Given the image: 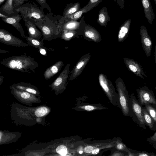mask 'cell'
Returning a JSON list of instances; mask_svg holds the SVG:
<instances>
[{"label": "cell", "mask_w": 156, "mask_h": 156, "mask_svg": "<svg viewBox=\"0 0 156 156\" xmlns=\"http://www.w3.org/2000/svg\"><path fill=\"white\" fill-rule=\"evenodd\" d=\"M31 19L35 25L40 30L43 40L50 41L61 38L62 30L57 16L53 13L51 12H49L40 19Z\"/></svg>", "instance_id": "1"}, {"label": "cell", "mask_w": 156, "mask_h": 156, "mask_svg": "<svg viewBox=\"0 0 156 156\" xmlns=\"http://www.w3.org/2000/svg\"><path fill=\"white\" fill-rule=\"evenodd\" d=\"M0 64L12 69L22 73H35L38 66V63L34 58L26 54L13 55L3 59Z\"/></svg>", "instance_id": "2"}, {"label": "cell", "mask_w": 156, "mask_h": 156, "mask_svg": "<svg viewBox=\"0 0 156 156\" xmlns=\"http://www.w3.org/2000/svg\"><path fill=\"white\" fill-rule=\"evenodd\" d=\"M115 85L119 94L120 109L124 116H130L129 96L123 80L120 77L115 81Z\"/></svg>", "instance_id": "3"}, {"label": "cell", "mask_w": 156, "mask_h": 156, "mask_svg": "<svg viewBox=\"0 0 156 156\" xmlns=\"http://www.w3.org/2000/svg\"><path fill=\"white\" fill-rule=\"evenodd\" d=\"M99 82L110 103L113 105L117 106L120 109L118 94L115 92V88L111 81L107 78L106 75L100 73L99 76Z\"/></svg>", "instance_id": "4"}, {"label": "cell", "mask_w": 156, "mask_h": 156, "mask_svg": "<svg viewBox=\"0 0 156 156\" xmlns=\"http://www.w3.org/2000/svg\"><path fill=\"white\" fill-rule=\"evenodd\" d=\"M43 9L42 7H38L34 3L32 4L27 2L15 9L14 11L16 13H20L23 19L28 18L40 19L43 18L45 15Z\"/></svg>", "instance_id": "5"}, {"label": "cell", "mask_w": 156, "mask_h": 156, "mask_svg": "<svg viewBox=\"0 0 156 156\" xmlns=\"http://www.w3.org/2000/svg\"><path fill=\"white\" fill-rule=\"evenodd\" d=\"M129 98L130 116L139 126L144 129H146V126L147 125L144 118L142 109V105L136 100L133 93L129 96Z\"/></svg>", "instance_id": "6"}, {"label": "cell", "mask_w": 156, "mask_h": 156, "mask_svg": "<svg viewBox=\"0 0 156 156\" xmlns=\"http://www.w3.org/2000/svg\"><path fill=\"white\" fill-rule=\"evenodd\" d=\"M70 65L67 64L55 80L49 86L56 93L63 92L66 89L69 73Z\"/></svg>", "instance_id": "7"}, {"label": "cell", "mask_w": 156, "mask_h": 156, "mask_svg": "<svg viewBox=\"0 0 156 156\" xmlns=\"http://www.w3.org/2000/svg\"><path fill=\"white\" fill-rule=\"evenodd\" d=\"M0 42L6 45L19 47H27L29 45L8 31L1 28Z\"/></svg>", "instance_id": "8"}, {"label": "cell", "mask_w": 156, "mask_h": 156, "mask_svg": "<svg viewBox=\"0 0 156 156\" xmlns=\"http://www.w3.org/2000/svg\"><path fill=\"white\" fill-rule=\"evenodd\" d=\"M138 102L141 105L148 104L154 105L156 107V100L154 92L146 86L139 88L137 90Z\"/></svg>", "instance_id": "9"}, {"label": "cell", "mask_w": 156, "mask_h": 156, "mask_svg": "<svg viewBox=\"0 0 156 156\" xmlns=\"http://www.w3.org/2000/svg\"><path fill=\"white\" fill-rule=\"evenodd\" d=\"M90 57V53H88L80 58L71 72L69 80H74L80 74L89 61Z\"/></svg>", "instance_id": "10"}, {"label": "cell", "mask_w": 156, "mask_h": 156, "mask_svg": "<svg viewBox=\"0 0 156 156\" xmlns=\"http://www.w3.org/2000/svg\"><path fill=\"white\" fill-rule=\"evenodd\" d=\"M86 40L95 43L100 42L101 40V34L98 31L91 26L84 22L82 35Z\"/></svg>", "instance_id": "11"}, {"label": "cell", "mask_w": 156, "mask_h": 156, "mask_svg": "<svg viewBox=\"0 0 156 156\" xmlns=\"http://www.w3.org/2000/svg\"><path fill=\"white\" fill-rule=\"evenodd\" d=\"M140 34L143 50L146 56L147 57H150L151 55L152 42L145 26L141 25L140 26Z\"/></svg>", "instance_id": "12"}, {"label": "cell", "mask_w": 156, "mask_h": 156, "mask_svg": "<svg viewBox=\"0 0 156 156\" xmlns=\"http://www.w3.org/2000/svg\"><path fill=\"white\" fill-rule=\"evenodd\" d=\"M123 60L126 67L136 76L143 79L147 77L142 66L137 62L126 57L123 58Z\"/></svg>", "instance_id": "13"}, {"label": "cell", "mask_w": 156, "mask_h": 156, "mask_svg": "<svg viewBox=\"0 0 156 156\" xmlns=\"http://www.w3.org/2000/svg\"><path fill=\"white\" fill-rule=\"evenodd\" d=\"M22 19L21 15L17 13L7 18H1V20L5 23L10 24L15 27L19 32L21 37L25 38L26 36L25 32L20 23Z\"/></svg>", "instance_id": "14"}, {"label": "cell", "mask_w": 156, "mask_h": 156, "mask_svg": "<svg viewBox=\"0 0 156 156\" xmlns=\"http://www.w3.org/2000/svg\"><path fill=\"white\" fill-rule=\"evenodd\" d=\"M24 24L27 27L29 37L38 40H41L42 34L41 31L37 28L31 18H28L23 19Z\"/></svg>", "instance_id": "15"}, {"label": "cell", "mask_w": 156, "mask_h": 156, "mask_svg": "<svg viewBox=\"0 0 156 156\" xmlns=\"http://www.w3.org/2000/svg\"><path fill=\"white\" fill-rule=\"evenodd\" d=\"M91 10L92 9L87 5L79 11L73 14L66 16L58 15L57 16V18L59 24L69 21H77L81 17L83 13H86Z\"/></svg>", "instance_id": "16"}, {"label": "cell", "mask_w": 156, "mask_h": 156, "mask_svg": "<svg viewBox=\"0 0 156 156\" xmlns=\"http://www.w3.org/2000/svg\"><path fill=\"white\" fill-rule=\"evenodd\" d=\"M84 16L82 17L80 22L77 21L71 20L66 21L59 24L62 31L64 30H75L81 29L85 21Z\"/></svg>", "instance_id": "17"}, {"label": "cell", "mask_w": 156, "mask_h": 156, "mask_svg": "<svg viewBox=\"0 0 156 156\" xmlns=\"http://www.w3.org/2000/svg\"><path fill=\"white\" fill-rule=\"evenodd\" d=\"M146 18L150 24L155 19V15L150 0H141Z\"/></svg>", "instance_id": "18"}, {"label": "cell", "mask_w": 156, "mask_h": 156, "mask_svg": "<svg viewBox=\"0 0 156 156\" xmlns=\"http://www.w3.org/2000/svg\"><path fill=\"white\" fill-rule=\"evenodd\" d=\"M131 23L130 19L126 20L120 26L118 34L119 43L123 42L127 37L129 34Z\"/></svg>", "instance_id": "19"}, {"label": "cell", "mask_w": 156, "mask_h": 156, "mask_svg": "<svg viewBox=\"0 0 156 156\" xmlns=\"http://www.w3.org/2000/svg\"><path fill=\"white\" fill-rule=\"evenodd\" d=\"M63 62L59 61L48 68L45 71L44 76L45 80H48L60 71L63 66Z\"/></svg>", "instance_id": "20"}, {"label": "cell", "mask_w": 156, "mask_h": 156, "mask_svg": "<svg viewBox=\"0 0 156 156\" xmlns=\"http://www.w3.org/2000/svg\"><path fill=\"white\" fill-rule=\"evenodd\" d=\"M85 22V21L84 23L83 27L79 30H62L61 37V39L65 41H68L75 37L78 38L80 36L82 35L83 28Z\"/></svg>", "instance_id": "21"}, {"label": "cell", "mask_w": 156, "mask_h": 156, "mask_svg": "<svg viewBox=\"0 0 156 156\" xmlns=\"http://www.w3.org/2000/svg\"><path fill=\"white\" fill-rule=\"evenodd\" d=\"M110 20L107 8L105 7L102 8L99 12L97 23L100 26L106 27Z\"/></svg>", "instance_id": "22"}, {"label": "cell", "mask_w": 156, "mask_h": 156, "mask_svg": "<svg viewBox=\"0 0 156 156\" xmlns=\"http://www.w3.org/2000/svg\"><path fill=\"white\" fill-rule=\"evenodd\" d=\"M12 86L16 89L23 90L34 94L38 95L39 92L31 84L21 82L14 84Z\"/></svg>", "instance_id": "23"}, {"label": "cell", "mask_w": 156, "mask_h": 156, "mask_svg": "<svg viewBox=\"0 0 156 156\" xmlns=\"http://www.w3.org/2000/svg\"><path fill=\"white\" fill-rule=\"evenodd\" d=\"M13 0H6L5 4L0 8V11L2 14L11 16L16 14L13 7Z\"/></svg>", "instance_id": "24"}, {"label": "cell", "mask_w": 156, "mask_h": 156, "mask_svg": "<svg viewBox=\"0 0 156 156\" xmlns=\"http://www.w3.org/2000/svg\"><path fill=\"white\" fill-rule=\"evenodd\" d=\"M81 9L80 4L79 3H70L64 9L62 16H66L71 15L78 11Z\"/></svg>", "instance_id": "25"}, {"label": "cell", "mask_w": 156, "mask_h": 156, "mask_svg": "<svg viewBox=\"0 0 156 156\" xmlns=\"http://www.w3.org/2000/svg\"><path fill=\"white\" fill-rule=\"evenodd\" d=\"M10 88L12 89V91L14 93L20 95V97L23 99H29L30 100L35 102L38 101L37 98L35 97L33 95L34 94L23 90L16 89L12 86H11Z\"/></svg>", "instance_id": "26"}, {"label": "cell", "mask_w": 156, "mask_h": 156, "mask_svg": "<svg viewBox=\"0 0 156 156\" xmlns=\"http://www.w3.org/2000/svg\"><path fill=\"white\" fill-rule=\"evenodd\" d=\"M142 109L144 118L145 123L152 130L156 129V123L154 122L144 107L142 106Z\"/></svg>", "instance_id": "27"}, {"label": "cell", "mask_w": 156, "mask_h": 156, "mask_svg": "<svg viewBox=\"0 0 156 156\" xmlns=\"http://www.w3.org/2000/svg\"><path fill=\"white\" fill-rule=\"evenodd\" d=\"M25 38L27 41V44L29 45L36 48H46L44 46L43 40L42 39V40H38L26 36Z\"/></svg>", "instance_id": "28"}, {"label": "cell", "mask_w": 156, "mask_h": 156, "mask_svg": "<svg viewBox=\"0 0 156 156\" xmlns=\"http://www.w3.org/2000/svg\"><path fill=\"white\" fill-rule=\"evenodd\" d=\"M144 105V108L146 109L148 113L156 123V110L151 104H148Z\"/></svg>", "instance_id": "29"}, {"label": "cell", "mask_w": 156, "mask_h": 156, "mask_svg": "<svg viewBox=\"0 0 156 156\" xmlns=\"http://www.w3.org/2000/svg\"><path fill=\"white\" fill-rule=\"evenodd\" d=\"M50 112L49 109L45 106H42L37 108L35 112V115L37 117L44 116Z\"/></svg>", "instance_id": "30"}, {"label": "cell", "mask_w": 156, "mask_h": 156, "mask_svg": "<svg viewBox=\"0 0 156 156\" xmlns=\"http://www.w3.org/2000/svg\"><path fill=\"white\" fill-rule=\"evenodd\" d=\"M116 149L120 151H125L127 149L126 145L121 141L120 139H118L114 146Z\"/></svg>", "instance_id": "31"}, {"label": "cell", "mask_w": 156, "mask_h": 156, "mask_svg": "<svg viewBox=\"0 0 156 156\" xmlns=\"http://www.w3.org/2000/svg\"><path fill=\"white\" fill-rule=\"evenodd\" d=\"M43 9H46L49 12H51V9L48 4L46 0H35Z\"/></svg>", "instance_id": "32"}, {"label": "cell", "mask_w": 156, "mask_h": 156, "mask_svg": "<svg viewBox=\"0 0 156 156\" xmlns=\"http://www.w3.org/2000/svg\"><path fill=\"white\" fill-rule=\"evenodd\" d=\"M56 151L58 153L61 155H64L67 153V149L65 146L61 145L57 148Z\"/></svg>", "instance_id": "33"}, {"label": "cell", "mask_w": 156, "mask_h": 156, "mask_svg": "<svg viewBox=\"0 0 156 156\" xmlns=\"http://www.w3.org/2000/svg\"><path fill=\"white\" fill-rule=\"evenodd\" d=\"M103 0H90L87 5L92 9L98 5Z\"/></svg>", "instance_id": "34"}, {"label": "cell", "mask_w": 156, "mask_h": 156, "mask_svg": "<svg viewBox=\"0 0 156 156\" xmlns=\"http://www.w3.org/2000/svg\"><path fill=\"white\" fill-rule=\"evenodd\" d=\"M27 0H13V7L14 9H16L23 5L25 2Z\"/></svg>", "instance_id": "35"}, {"label": "cell", "mask_w": 156, "mask_h": 156, "mask_svg": "<svg viewBox=\"0 0 156 156\" xmlns=\"http://www.w3.org/2000/svg\"><path fill=\"white\" fill-rule=\"evenodd\" d=\"M134 156H154V153H148L145 152H138L134 153Z\"/></svg>", "instance_id": "36"}, {"label": "cell", "mask_w": 156, "mask_h": 156, "mask_svg": "<svg viewBox=\"0 0 156 156\" xmlns=\"http://www.w3.org/2000/svg\"><path fill=\"white\" fill-rule=\"evenodd\" d=\"M121 9L124 8L125 0H114Z\"/></svg>", "instance_id": "37"}, {"label": "cell", "mask_w": 156, "mask_h": 156, "mask_svg": "<svg viewBox=\"0 0 156 156\" xmlns=\"http://www.w3.org/2000/svg\"><path fill=\"white\" fill-rule=\"evenodd\" d=\"M156 132H155L154 135L152 136L149 138L147 140L148 141L150 142H151V143H154V142H156Z\"/></svg>", "instance_id": "38"}, {"label": "cell", "mask_w": 156, "mask_h": 156, "mask_svg": "<svg viewBox=\"0 0 156 156\" xmlns=\"http://www.w3.org/2000/svg\"><path fill=\"white\" fill-rule=\"evenodd\" d=\"M110 155L112 156H122L125 155L120 152L116 151Z\"/></svg>", "instance_id": "39"}, {"label": "cell", "mask_w": 156, "mask_h": 156, "mask_svg": "<svg viewBox=\"0 0 156 156\" xmlns=\"http://www.w3.org/2000/svg\"><path fill=\"white\" fill-rule=\"evenodd\" d=\"M39 51L40 52V53H41L42 55L47 56V52L46 51V50L45 49V48H38Z\"/></svg>", "instance_id": "40"}, {"label": "cell", "mask_w": 156, "mask_h": 156, "mask_svg": "<svg viewBox=\"0 0 156 156\" xmlns=\"http://www.w3.org/2000/svg\"><path fill=\"white\" fill-rule=\"evenodd\" d=\"M9 16L4 15L2 14L1 12L0 11V17L1 18H7Z\"/></svg>", "instance_id": "41"}, {"label": "cell", "mask_w": 156, "mask_h": 156, "mask_svg": "<svg viewBox=\"0 0 156 156\" xmlns=\"http://www.w3.org/2000/svg\"><path fill=\"white\" fill-rule=\"evenodd\" d=\"M9 51L5 50L0 49V53H9Z\"/></svg>", "instance_id": "42"}, {"label": "cell", "mask_w": 156, "mask_h": 156, "mask_svg": "<svg viewBox=\"0 0 156 156\" xmlns=\"http://www.w3.org/2000/svg\"><path fill=\"white\" fill-rule=\"evenodd\" d=\"M4 78V76H0V85L2 84V83L3 82Z\"/></svg>", "instance_id": "43"}, {"label": "cell", "mask_w": 156, "mask_h": 156, "mask_svg": "<svg viewBox=\"0 0 156 156\" xmlns=\"http://www.w3.org/2000/svg\"><path fill=\"white\" fill-rule=\"evenodd\" d=\"M6 0H0V5L2 4Z\"/></svg>", "instance_id": "44"}, {"label": "cell", "mask_w": 156, "mask_h": 156, "mask_svg": "<svg viewBox=\"0 0 156 156\" xmlns=\"http://www.w3.org/2000/svg\"><path fill=\"white\" fill-rule=\"evenodd\" d=\"M83 152L82 151H80L79 152V153L80 154H82L83 153Z\"/></svg>", "instance_id": "45"}, {"label": "cell", "mask_w": 156, "mask_h": 156, "mask_svg": "<svg viewBox=\"0 0 156 156\" xmlns=\"http://www.w3.org/2000/svg\"><path fill=\"white\" fill-rule=\"evenodd\" d=\"M155 5H156V0H154Z\"/></svg>", "instance_id": "46"}, {"label": "cell", "mask_w": 156, "mask_h": 156, "mask_svg": "<svg viewBox=\"0 0 156 156\" xmlns=\"http://www.w3.org/2000/svg\"><path fill=\"white\" fill-rule=\"evenodd\" d=\"M1 72L0 71V74H1Z\"/></svg>", "instance_id": "47"}]
</instances>
